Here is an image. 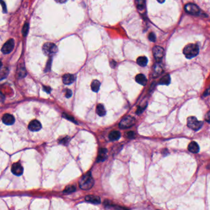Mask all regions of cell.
I'll return each mask as SVG.
<instances>
[{
  "label": "cell",
  "mask_w": 210,
  "mask_h": 210,
  "mask_svg": "<svg viewBox=\"0 0 210 210\" xmlns=\"http://www.w3.org/2000/svg\"><path fill=\"white\" fill-rule=\"evenodd\" d=\"M57 47L52 43H45L43 46V51L44 54L47 56H52L57 52Z\"/></svg>",
  "instance_id": "obj_4"
},
{
  "label": "cell",
  "mask_w": 210,
  "mask_h": 210,
  "mask_svg": "<svg viewBox=\"0 0 210 210\" xmlns=\"http://www.w3.org/2000/svg\"><path fill=\"white\" fill-rule=\"evenodd\" d=\"M152 52L154 57L157 62H160L164 56V49L160 46H154L152 49Z\"/></svg>",
  "instance_id": "obj_7"
},
{
  "label": "cell",
  "mask_w": 210,
  "mask_h": 210,
  "mask_svg": "<svg viewBox=\"0 0 210 210\" xmlns=\"http://www.w3.org/2000/svg\"><path fill=\"white\" fill-rule=\"evenodd\" d=\"M204 96H208V95H210V86L209 87V88L206 90V91L205 92V93H204L203 94Z\"/></svg>",
  "instance_id": "obj_39"
},
{
  "label": "cell",
  "mask_w": 210,
  "mask_h": 210,
  "mask_svg": "<svg viewBox=\"0 0 210 210\" xmlns=\"http://www.w3.org/2000/svg\"><path fill=\"white\" fill-rule=\"evenodd\" d=\"M28 30H29V25H28V24L26 23L24 25L23 29H22V35H23L24 36H26L27 35Z\"/></svg>",
  "instance_id": "obj_26"
},
{
  "label": "cell",
  "mask_w": 210,
  "mask_h": 210,
  "mask_svg": "<svg viewBox=\"0 0 210 210\" xmlns=\"http://www.w3.org/2000/svg\"><path fill=\"white\" fill-rule=\"evenodd\" d=\"M27 75V71L24 66H21L19 67V69L17 70V76L20 78L25 77Z\"/></svg>",
  "instance_id": "obj_24"
},
{
  "label": "cell",
  "mask_w": 210,
  "mask_h": 210,
  "mask_svg": "<svg viewBox=\"0 0 210 210\" xmlns=\"http://www.w3.org/2000/svg\"><path fill=\"white\" fill-rule=\"evenodd\" d=\"M146 106H140V107H138V108L137 112H136V113H137V114H141V113L144 111V110H145V108H146Z\"/></svg>",
  "instance_id": "obj_31"
},
{
  "label": "cell",
  "mask_w": 210,
  "mask_h": 210,
  "mask_svg": "<svg viewBox=\"0 0 210 210\" xmlns=\"http://www.w3.org/2000/svg\"><path fill=\"white\" fill-rule=\"evenodd\" d=\"M136 81H137L138 84H141V86H145L147 83V79L146 76L143 75V74H139L135 77Z\"/></svg>",
  "instance_id": "obj_17"
},
{
  "label": "cell",
  "mask_w": 210,
  "mask_h": 210,
  "mask_svg": "<svg viewBox=\"0 0 210 210\" xmlns=\"http://www.w3.org/2000/svg\"><path fill=\"white\" fill-rule=\"evenodd\" d=\"M186 12L191 15H198L200 14V10L197 6L193 3H188L185 5Z\"/></svg>",
  "instance_id": "obj_6"
},
{
  "label": "cell",
  "mask_w": 210,
  "mask_h": 210,
  "mask_svg": "<svg viewBox=\"0 0 210 210\" xmlns=\"http://www.w3.org/2000/svg\"><path fill=\"white\" fill-rule=\"evenodd\" d=\"M76 187L75 186L70 185V186H68L65 187L63 192L64 193V194H71V193L75 192L76 191Z\"/></svg>",
  "instance_id": "obj_23"
},
{
  "label": "cell",
  "mask_w": 210,
  "mask_h": 210,
  "mask_svg": "<svg viewBox=\"0 0 210 210\" xmlns=\"http://www.w3.org/2000/svg\"><path fill=\"white\" fill-rule=\"evenodd\" d=\"M106 206H110V207H114V208H116V210H128L126 208H124V207H121V206H116V205H110V202H109L108 204H106Z\"/></svg>",
  "instance_id": "obj_27"
},
{
  "label": "cell",
  "mask_w": 210,
  "mask_h": 210,
  "mask_svg": "<svg viewBox=\"0 0 210 210\" xmlns=\"http://www.w3.org/2000/svg\"><path fill=\"white\" fill-rule=\"evenodd\" d=\"M137 62L138 65H139L141 66H145L147 65V62H148V60H147L146 57L144 56H142V57H140L138 58Z\"/></svg>",
  "instance_id": "obj_21"
},
{
  "label": "cell",
  "mask_w": 210,
  "mask_h": 210,
  "mask_svg": "<svg viewBox=\"0 0 210 210\" xmlns=\"http://www.w3.org/2000/svg\"><path fill=\"white\" fill-rule=\"evenodd\" d=\"M43 89H44V90L45 92H46L48 93H50V91H51V89H50V87H49L44 86V87H43Z\"/></svg>",
  "instance_id": "obj_37"
},
{
  "label": "cell",
  "mask_w": 210,
  "mask_h": 210,
  "mask_svg": "<svg viewBox=\"0 0 210 210\" xmlns=\"http://www.w3.org/2000/svg\"><path fill=\"white\" fill-rule=\"evenodd\" d=\"M0 3H1L2 7H3V12L4 13H6L7 12V8H6V3L3 0H0Z\"/></svg>",
  "instance_id": "obj_32"
},
{
  "label": "cell",
  "mask_w": 210,
  "mask_h": 210,
  "mask_svg": "<svg viewBox=\"0 0 210 210\" xmlns=\"http://www.w3.org/2000/svg\"><path fill=\"white\" fill-rule=\"evenodd\" d=\"M121 137V133L119 132L114 130L112 131L109 135V138L111 141H116L119 140Z\"/></svg>",
  "instance_id": "obj_18"
},
{
  "label": "cell",
  "mask_w": 210,
  "mask_h": 210,
  "mask_svg": "<svg viewBox=\"0 0 210 210\" xmlns=\"http://www.w3.org/2000/svg\"><path fill=\"white\" fill-rule=\"evenodd\" d=\"M55 1L58 3H60V4H62V3H66L68 0H55Z\"/></svg>",
  "instance_id": "obj_40"
},
{
  "label": "cell",
  "mask_w": 210,
  "mask_h": 210,
  "mask_svg": "<svg viewBox=\"0 0 210 210\" xmlns=\"http://www.w3.org/2000/svg\"><path fill=\"white\" fill-rule=\"evenodd\" d=\"M11 172L14 174L19 177V176H21L23 174L24 168L19 162L14 163L12 165V168H11Z\"/></svg>",
  "instance_id": "obj_9"
},
{
  "label": "cell",
  "mask_w": 210,
  "mask_h": 210,
  "mask_svg": "<svg viewBox=\"0 0 210 210\" xmlns=\"http://www.w3.org/2000/svg\"><path fill=\"white\" fill-rule=\"evenodd\" d=\"M63 116L65 118L67 119L68 120H69V121H71V122H73L76 123V121H75V119H74V117H72L71 116L68 115V114H65V113H63Z\"/></svg>",
  "instance_id": "obj_28"
},
{
  "label": "cell",
  "mask_w": 210,
  "mask_h": 210,
  "mask_svg": "<svg viewBox=\"0 0 210 210\" xmlns=\"http://www.w3.org/2000/svg\"><path fill=\"white\" fill-rule=\"evenodd\" d=\"M69 141H70V138L68 137H65L64 138L61 139L60 140V143L63 144V145H67V144L69 142Z\"/></svg>",
  "instance_id": "obj_30"
},
{
  "label": "cell",
  "mask_w": 210,
  "mask_h": 210,
  "mask_svg": "<svg viewBox=\"0 0 210 210\" xmlns=\"http://www.w3.org/2000/svg\"><path fill=\"white\" fill-rule=\"evenodd\" d=\"M205 120L209 123H210V111H209L205 116Z\"/></svg>",
  "instance_id": "obj_35"
},
{
  "label": "cell",
  "mask_w": 210,
  "mask_h": 210,
  "mask_svg": "<svg viewBox=\"0 0 210 210\" xmlns=\"http://www.w3.org/2000/svg\"><path fill=\"white\" fill-rule=\"evenodd\" d=\"M135 123V119L130 116H127L123 118L119 123V127L121 128H128L132 127Z\"/></svg>",
  "instance_id": "obj_5"
},
{
  "label": "cell",
  "mask_w": 210,
  "mask_h": 210,
  "mask_svg": "<svg viewBox=\"0 0 210 210\" xmlns=\"http://www.w3.org/2000/svg\"><path fill=\"white\" fill-rule=\"evenodd\" d=\"M127 137L130 139H133L135 137V133L133 132H129L127 133Z\"/></svg>",
  "instance_id": "obj_33"
},
{
  "label": "cell",
  "mask_w": 210,
  "mask_h": 210,
  "mask_svg": "<svg viewBox=\"0 0 210 210\" xmlns=\"http://www.w3.org/2000/svg\"><path fill=\"white\" fill-rule=\"evenodd\" d=\"M135 3L138 10H144L145 8L146 0H136Z\"/></svg>",
  "instance_id": "obj_25"
},
{
  "label": "cell",
  "mask_w": 210,
  "mask_h": 210,
  "mask_svg": "<svg viewBox=\"0 0 210 210\" xmlns=\"http://www.w3.org/2000/svg\"><path fill=\"white\" fill-rule=\"evenodd\" d=\"M187 125L190 129L194 130V131H197L202 128L203 123L202 122L198 121L195 117L190 116L187 118Z\"/></svg>",
  "instance_id": "obj_3"
},
{
  "label": "cell",
  "mask_w": 210,
  "mask_h": 210,
  "mask_svg": "<svg viewBox=\"0 0 210 210\" xmlns=\"http://www.w3.org/2000/svg\"><path fill=\"white\" fill-rule=\"evenodd\" d=\"M148 38H149V40L151 41H152V42H155L156 40V36L155 34L154 33H151L149 35Z\"/></svg>",
  "instance_id": "obj_29"
},
{
  "label": "cell",
  "mask_w": 210,
  "mask_h": 210,
  "mask_svg": "<svg viewBox=\"0 0 210 210\" xmlns=\"http://www.w3.org/2000/svg\"><path fill=\"white\" fill-rule=\"evenodd\" d=\"M94 183V179L92 178L91 172H88L84 175L79 181V187L82 190H89L92 188Z\"/></svg>",
  "instance_id": "obj_1"
},
{
  "label": "cell",
  "mask_w": 210,
  "mask_h": 210,
  "mask_svg": "<svg viewBox=\"0 0 210 210\" xmlns=\"http://www.w3.org/2000/svg\"><path fill=\"white\" fill-rule=\"evenodd\" d=\"M14 47V41L13 39H10L6 43L1 49V52L4 54H8L12 52Z\"/></svg>",
  "instance_id": "obj_8"
},
{
  "label": "cell",
  "mask_w": 210,
  "mask_h": 210,
  "mask_svg": "<svg viewBox=\"0 0 210 210\" xmlns=\"http://www.w3.org/2000/svg\"><path fill=\"white\" fill-rule=\"evenodd\" d=\"M4 100V96L1 92H0V101H3Z\"/></svg>",
  "instance_id": "obj_41"
},
{
  "label": "cell",
  "mask_w": 210,
  "mask_h": 210,
  "mask_svg": "<svg viewBox=\"0 0 210 210\" xmlns=\"http://www.w3.org/2000/svg\"><path fill=\"white\" fill-rule=\"evenodd\" d=\"M62 80L65 84L69 85L75 81V76L71 74H66L62 77Z\"/></svg>",
  "instance_id": "obj_15"
},
{
  "label": "cell",
  "mask_w": 210,
  "mask_h": 210,
  "mask_svg": "<svg viewBox=\"0 0 210 210\" xmlns=\"http://www.w3.org/2000/svg\"><path fill=\"white\" fill-rule=\"evenodd\" d=\"M42 128L41 123L37 120H33L28 125V128L32 132H38Z\"/></svg>",
  "instance_id": "obj_11"
},
{
  "label": "cell",
  "mask_w": 210,
  "mask_h": 210,
  "mask_svg": "<svg viewBox=\"0 0 210 210\" xmlns=\"http://www.w3.org/2000/svg\"><path fill=\"white\" fill-rule=\"evenodd\" d=\"M85 200L87 202L93 204H100L101 202V198L96 195H87L85 197Z\"/></svg>",
  "instance_id": "obj_13"
},
{
  "label": "cell",
  "mask_w": 210,
  "mask_h": 210,
  "mask_svg": "<svg viewBox=\"0 0 210 210\" xmlns=\"http://www.w3.org/2000/svg\"><path fill=\"white\" fill-rule=\"evenodd\" d=\"M3 122L8 126H11L15 122V119L14 116L9 114H5L2 117Z\"/></svg>",
  "instance_id": "obj_12"
},
{
  "label": "cell",
  "mask_w": 210,
  "mask_h": 210,
  "mask_svg": "<svg viewBox=\"0 0 210 210\" xmlns=\"http://www.w3.org/2000/svg\"><path fill=\"white\" fill-rule=\"evenodd\" d=\"M170 82H171V78H170L169 75H165L160 79V80L159 81V84L168 86V85L170 84Z\"/></svg>",
  "instance_id": "obj_20"
},
{
  "label": "cell",
  "mask_w": 210,
  "mask_h": 210,
  "mask_svg": "<svg viewBox=\"0 0 210 210\" xmlns=\"http://www.w3.org/2000/svg\"><path fill=\"white\" fill-rule=\"evenodd\" d=\"M163 69L162 64L160 62H157V63L154 65L152 70V76L154 77H157L158 76H160L161 74L163 73Z\"/></svg>",
  "instance_id": "obj_10"
},
{
  "label": "cell",
  "mask_w": 210,
  "mask_h": 210,
  "mask_svg": "<svg viewBox=\"0 0 210 210\" xmlns=\"http://www.w3.org/2000/svg\"><path fill=\"white\" fill-rule=\"evenodd\" d=\"M188 150L192 153H198L200 151V147L195 141H192L188 146Z\"/></svg>",
  "instance_id": "obj_16"
},
{
  "label": "cell",
  "mask_w": 210,
  "mask_h": 210,
  "mask_svg": "<svg viewBox=\"0 0 210 210\" xmlns=\"http://www.w3.org/2000/svg\"><path fill=\"white\" fill-rule=\"evenodd\" d=\"M51 62H52V59H50L48 61V63L47 64L46 68V71H48V70L50 68V65H51Z\"/></svg>",
  "instance_id": "obj_36"
},
{
  "label": "cell",
  "mask_w": 210,
  "mask_h": 210,
  "mask_svg": "<svg viewBox=\"0 0 210 210\" xmlns=\"http://www.w3.org/2000/svg\"><path fill=\"white\" fill-rule=\"evenodd\" d=\"M110 66L112 67V68H115L116 67V62L114 61V60H111L110 61Z\"/></svg>",
  "instance_id": "obj_38"
},
{
  "label": "cell",
  "mask_w": 210,
  "mask_h": 210,
  "mask_svg": "<svg viewBox=\"0 0 210 210\" xmlns=\"http://www.w3.org/2000/svg\"><path fill=\"white\" fill-rule=\"evenodd\" d=\"M157 1H158V3H164V2H165V0H157Z\"/></svg>",
  "instance_id": "obj_42"
},
{
  "label": "cell",
  "mask_w": 210,
  "mask_h": 210,
  "mask_svg": "<svg viewBox=\"0 0 210 210\" xmlns=\"http://www.w3.org/2000/svg\"><path fill=\"white\" fill-rule=\"evenodd\" d=\"M96 112L97 113V114L100 116H105L106 114V110L104 106L101 104H98L97 106H96Z\"/></svg>",
  "instance_id": "obj_19"
},
{
  "label": "cell",
  "mask_w": 210,
  "mask_h": 210,
  "mask_svg": "<svg viewBox=\"0 0 210 210\" xmlns=\"http://www.w3.org/2000/svg\"><path fill=\"white\" fill-rule=\"evenodd\" d=\"M107 151L106 149L105 148L100 149L98 152L97 159H96L97 162L105 161L107 158Z\"/></svg>",
  "instance_id": "obj_14"
},
{
  "label": "cell",
  "mask_w": 210,
  "mask_h": 210,
  "mask_svg": "<svg viewBox=\"0 0 210 210\" xmlns=\"http://www.w3.org/2000/svg\"><path fill=\"white\" fill-rule=\"evenodd\" d=\"M100 82L98 80H93L91 84V89L93 92H97L100 88Z\"/></svg>",
  "instance_id": "obj_22"
},
{
  "label": "cell",
  "mask_w": 210,
  "mask_h": 210,
  "mask_svg": "<svg viewBox=\"0 0 210 210\" xmlns=\"http://www.w3.org/2000/svg\"><path fill=\"white\" fill-rule=\"evenodd\" d=\"M199 53V47L195 44H189L184 47L183 54L187 59H192L196 57Z\"/></svg>",
  "instance_id": "obj_2"
},
{
  "label": "cell",
  "mask_w": 210,
  "mask_h": 210,
  "mask_svg": "<svg viewBox=\"0 0 210 210\" xmlns=\"http://www.w3.org/2000/svg\"><path fill=\"white\" fill-rule=\"evenodd\" d=\"M2 65H3V63H2V62H1V61H0V68H1Z\"/></svg>",
  "instance_id": "obj_43"
},
{
  "label": "cell",
  "mask_w": 210,
  "mask_h": 210,
  "mask_svg": "<svg viewBox=\"0 0 210 210\" xmlns=\"http://www.w3.org/2000/svg\"><path fill=\"white\" fill-rule=\"evenodd\" d=\"M72 93H72V91H71V90H70V89H67V90H66V94H65L66 97V98H70L71 96H72Z\"/></svg>",
  "instance_id": "obj_34"
}]
</instances>
